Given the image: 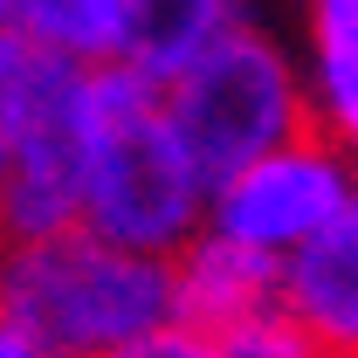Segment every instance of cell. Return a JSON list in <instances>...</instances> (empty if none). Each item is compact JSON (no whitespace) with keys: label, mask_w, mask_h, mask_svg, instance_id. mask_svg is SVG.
<instances>
[{"label":"cell","mask_w":358,"mask_h":358,"mask_svg":"<svg viewBox=\"0 0 358 358\" xmlns=\"http://www.w3.org/2000/svg\"><path fill=\"white\" fill-rule=\"evenodd\" d=\"M352 207H358V186H352Z\"/></svg>","instance_id":"15"},{"label":"cell","mask_w":358,"mask_h":358,"mask_svg":"<svg viewBox=\"0 0 358 358\" xmlns=\"http://www.w3.org/2000/svg\"><path fill=\"white\" fill-rule=\"evenodd\" d=\"M310 124L324 138H338L358 159V55L317 62V96H310Z\"/></svg>","instance_id":"11"},{"label":"cell","mask_w":358,"mask_h":358,"mask_svg":"<svg viewBox=\"0 0 358 358\" xmlns=\"http://www.w3.org/2000/svg\"><path fill=\"white\" fill-rule=\"evenodd\" d=\"M200 221H207V186L159 117V83L124 55L90 62V152L76 227L138 255H173Z\"/></svg>","instance_id":"2"},{"label":"cell","mask_w":358,"mask_h":358,"mask_svg":"<svg viewBox=\"0 0 358 358\" xmlns=\"http://www.w3.org/2000/svg\"><path fill=\"white\" fill-rule=\"evenodd\" d=\"M0 317L28 331L42 358H103L173 324V275L166 255H138L90 227H62L42 241H7Z\"/></svg>","instance_id":"1"},{"label":"cell","mask_w":358,"mask_h":358,"mask_svg":"<svg viewBox=\"0 0 358 358\" xmlns=\"http://www.w3.org/2000/svg\"><path fill=\"white\" fill-rule=\"evenodd\" d=\"M0 358H42V352H35V338H28V331H14V324L0 317Z\"/></svg>","instance_id":"14"},{"label":"cell","mask_w":358,"mask_h":358,"mask_svg":"<svg viewBox=\"0 0 358 358\" xmlns=\"http://www.w3.org/2000/svg\"><path fill=\"white\" fill-rule=\"evenodd\" d=\"M275 303L317 338L324 358H358V207L282 255Z\"/></svg>","instance_id":"6"},{"label":"cell","mask_w":358,"mask_h":358,"mask_svg":"<svg viewBox=\"0 0 358 358\" xmlns=\"http://www.w3.org/2000/svg\"><path fill=\"white\" fill-rule=\"evenodd\" d=\"M83 110H90V62L0 28V173L21 138H35L42 124H62V117H83Z\"/></svg>","instance_id":"7"},{"label":"cell","mask_w":358,"mask_h":358,"mask_svg":"<svg viewBox=\"0 0 358 358\" xmlns=\"http://www.w3.org/2000/svg\"><path fill=\"white\" fill-rule=\"evenodd\" d=\"M310 42L317 62L358 55V0H310Z\"/></svg>","instance_id":"12"},{"label":"cell","mask_w":358,"mask_h":358,"mask_svg":"<svg viewBox=\"0 0 358 358\" xmlns=\"http://www.w3.org/2000/svg\"><path fill=\"white\" fill-rule=\"evenodd\" d=\"M0 14H7V7H0Z\"/></svg>","instance_id":"16"},{"label":"cell","mask_w":358,"mask_h":358,"mask_svg":"<svg viewBox=\"0 0 358 358\" xmlns=\"http://www.w3.org/2000/svg\"><path fill=\"white\" fill-rule=\"evenodd\" d=\"M0 28L28 35L42 48H62L76 62H110L124 42V14L117 0H0Z\"/></svg>","instance_id":"9"},{"label":"cell","mask_w":358,"mask_h":358,"mask_svg":"<svg viewBox=\"0 0 358 358\" xmlns=\"http://www.w3.org/2000/svg\"><path fill=\"white\" fill-rule=\"evenodd\" d=\"M159 117L179 138V152L200 173V186L214 193L227 173H241L268 145L303 131L310 124V96L296 83L289 55L268 42L262 28L234 21L159 83Z\"/></svg>","instance_id":"3"},{"label":"cell","mask_w":358,"mask_h":358,"mask_svg":"<svg viewBox=\"0 0 358 358\" xmlns=\"http://www.w3.org/2000/svg\"><path fill=\"white\" fill-rule=\"evenodd\" d=\"M103 358H221V345L207 331L159 324V331H145V338H131V345H117V352H103Z\"/></svg>","instance_id":"13"},{"label":"cell","mask_w":358,"mask_h":358,"mask_svg":"<svg viewBox=\"0 0 358 358\" xmlns=\"http://www.w3.org/2000/svg\"><path fill=\"white\" fill-rule=\"evenodd\" d=\"M214 345H221V358H324L317 338L282 303H262V310L234 317L227 331H214Z\"/></svg>","instance_id":"10"},{"label":"cell","mask_w":358,"mask_h":358,"mask_svg":"<svg viewBox=\"0 0 358 358\" xmlns=\"http://www.w3.org/2000/svg\"><path fill=\"white\" fill-rule=\"evenodd\" d=\"M117 14H124L117 55L152 83H166L186 55H200L221 28L241 21V0H117Z\"/></svg>","instance_id":"8"},{"label":"cell","mask_w":358,"mask_h":358,"mask_svg":"<svg viewBox=\"0 0 358 358\" xmlns=\"http://www.w3.org/2000/svg\"><path fill=\"white\" fill-rule=\"evenodd\" d=\"M166 275H173V324L214 338V331H227L234 317L275 303L282 255L248 248V241H234V234H221V227L200 221L173 255H166Z\"/></svg>","instance_id":"5"},{"label":"cell","mask_w":358,"mask_h":358,"mask_svg":"<svg viewBox=\"0 0 358 358\" xmlns=\"http://www.w3.org/2000/svg\"><path fill=\"white\" fill-rule=\"evenodd\" d=\"M352 186L358 159L317 124H303L296 138L268 145L262 159H248L207 193V227H221L248 248H268V255H289L296 241H310L324 221L352 207Z\"/></svg>","instance_id":"4"}]
</instances>
